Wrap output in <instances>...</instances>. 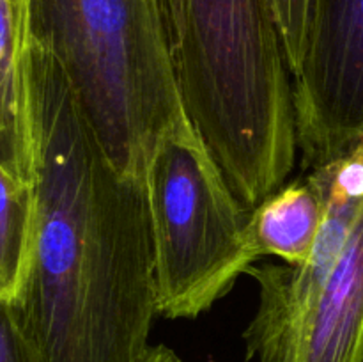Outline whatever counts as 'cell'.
<instances>
[{"label":"cell","mask_w":363,"mask_h":362,"mask_svg":"<svg viewBox=\"0 0 363 362\" xmlns=\"http://www.w3.org/2000/svg\"><path fill=\"white\" fill-rule=\"evenodd\" d=\"M35 222L13 302L41 362H142L156 309L144 180L123 177L59 64L27 43Z\"/></svg>","instance_id":"6da1fadb"},{"label":"cell","mask_w":363,"mask_h":362,"mask_svg":"<svg viewBox=\"0 0 363 362\" xmlns=\"http://www.w3.org/2000/svg\"><path fill=\"white\" fill-rule=\"evenodd\" d=\"M183 103L236 197L255 208L296 165L293 78L266 0H158Z\"/></svg>","instance_id":"7a4b0ae2"},{"label":"cell","mask_w":363,"mask_h":362,"mask_svg":"<svg viewBox=\"0 0 363 362\" xmlns=\"http://www.w3.org/2000/svg\"><path fill=\"white\" fill-rule=\"evenodd\" d=\"M23 21L123 177L144 180L158 142L194 128L158 0H23Z\"/></svg>","instance_id":"3957f363"},{"label":"cell","mask_w":363,"mask_h":362,"mask_svg":"<svg viewBox=\"0 0 363 362\" xmlns=\"http://www.w3.org/2000/svg\"><path fill=\"white\" fill-rule=\"evenodd\" d=\"M144 183L158 316L195 319L259 259L252 209L236 197L195 126L158 142Z\"/></svg>","instance_id":"277c9868"},{"label":"cell","mask_w":363,"mask_h":362,"mask_svg":"<svg viewBox=\"0 0 363 362\" xmlns=\"http://www.w3.org/2000/svg\"><path fill=\"white\" fill-rule=\"evenodd\" d=\"M293 99L303 170L363 137V0H312Z\"/></svg>","instance_id":"5b68a950"},{"label":"cell","mask_w":363,"mask_h":362,"mask_svg":"<svg viewBox=\"0 0 363 362\" xmlns=\"http://www.w3.org/2000/svg\"><path fill=\"white\" fill-rule=\"evenodd\" d=\"M243 339L248 361L363 362V208L311 300L273 325H248Z\"/></svg>","instance_id":"8992f818"},{"label":"cell","mask_w":363,"mask_h":362,"mask_svg":"<svg viewBox=\"0 0 363 362\" xmlns=\"http://www.w3.org/2000/svg\"><path fill=\"white\" fill-rule=\"evenodd\" d=\"M0 163L34 185V138L21 0H0Z\"/></svg>","instance_id":"52a82bcc"},{"label":"cell","mask_w":363,"mask_h":362,"mask_svg":"<svg viewBox=\"0 0 363 362\" xmlns=\"http://www.w3.org/2000/svg\"><path fill=\"white\" fill-rule=\"evenodd\" d=\"M326 215V188L315 169L284 183L252 209L250 236L257 256H275L286 265H303Z\"/></svg>","instance_id":"ba28073f"},{"label":"cell","mask_w":363,"mask_h":362,"mask_svg":"<svg viewBox=\"0 0 363 362\" xmlns=\"http://www.w3.org/2000/svg\"><path fill=\"white\" fill-rule=\"evenodd\" d=\"M34 185L21 183L0 163V300L20 295L34 243Z\"/></svg>","instance_id":"9c48e42d"},{"label":"cell","mask_w":363,"mask_h":362,"mask_svg":"<svg viewBox=\"0 0 363 362\" xmlns=\"http://www.w3.org/2000/svg\"><path fill=\"white\" fill-rule=\"evenodd\" d=\"M273 14L291 78L298 73L307 48L308 27H311L312 0H266Z\"/></svg>","instance_id":"30bf717a"},{"label":"cell","mask_w":363,"mask_h":362,"mask_svg":"<svg viewBox=\"0 0 363 362\" xmlns=\"http://www.w3.org/2000/svg\"><path fill=\"white\" fill-rule=\"evenodd\" d=\"M0 362H41L11 302L0 300Z\"/></svg>","instance_id":"8fae6325"},{"label":"cell","mask_w":363,"mask_h":362,"mask_svg":"<svg viewBox=\"0 0 363 362\" xmlns=\"http://www.w3.org/2000/svg\"><path fill=\"white\" fill-rule=\"evenodd\" d=\"M142 362H183L174 350H170L165 344H158V346L149 348L147 355Z\"/></svg>","instance_id":"7c38bea8"},{"label":"cell","mask_w":363,"mask_h":362,"mask_svg":"<svg viewBox=\"0 0 363 362\" xmlns=\"http://www.w3.org/2000/svg\"><path fill=\"white\" fill-rule=\"evenodd\" d=\"M21 6H23V0H21Z\"/></svg>","instance_id":"4fadbf2b"}]
</instances>
